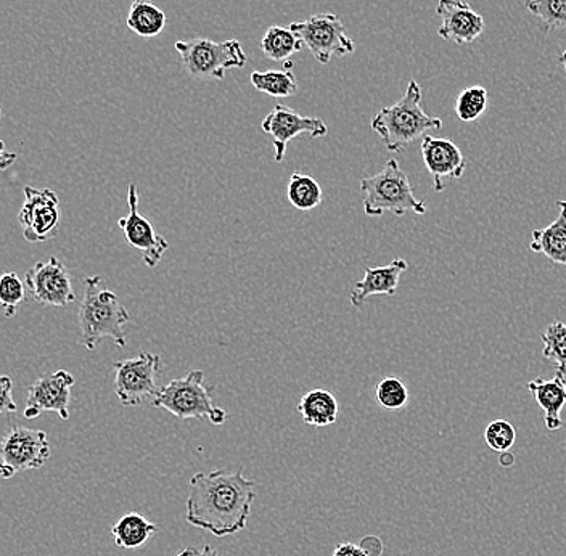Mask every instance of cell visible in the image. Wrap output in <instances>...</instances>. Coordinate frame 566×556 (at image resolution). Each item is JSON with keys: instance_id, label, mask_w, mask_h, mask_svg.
Listing matches in <instances>:
<instances>
[{"instance_id": "6da1fadb", "label": "cell", "mask_w": 566, "mask_h": 556, "mask_svg": "<svg viewBox=\"0 0 566 556\" xmlns=\"http://www.w3.org/2000/svg\"><path fill=\"white\" fill-rule=\"evenodd\" d=\"M242 471L239 468L193 475L187 498V522L216 538L243 531L256 498V482L244 478Z\"/></svg>"}, {"instance_id": "7a4b0ae2", "label": "cell", "mask_w": 566, "mask_h": 556, "mask_svg": "<svg viewBox=\"0 0 566 556\" xmlns=\"http://www.w3.org/2000/svg\"><path fill=\"white\" fill-rule=\"evenodd\" d=\"M81 343L87 351H96L102 338H112L116 346L126 348L124 327L130 314L115 291L102 288V277H87L78 309Z\"/></svg>"}, {"instance_id": "3957f363", "label": "cell", "mask_w": 566, "mask_h": 556, "mask_svg": "<svg viewBox=\"0 0 566 556\" xmlns=\"http://www.w3.org/2000/svg\"><path fill=\"white\" fill-rule=\"evenodd\" d=\"M420 86L408 80L403 99L393 106H385L372 118V130L380 136L388 152L401 153L428 130L443 129V119L427 115L422 109Z\"/></svg>"}, {"instance_id": "277c9868", "label": "cell", "mask_w": 566, "mask_h": 556, "mask_svg": "<svg viewBox=\"0 0 566 556\" xmlns=\"http://www.w3.org/2000/svg\"><path fill=\"white\" fill-rule=\"evenodd\" d=\"M361 192L364 195V213L370 217H381L388 213L398 217L407 213L424 216L428 211L425 201L415 197L407 173L401 169L397 160L388 161L375 176L361 179Z\"/></svg>"}, {"instance_id": "5b68a950", "label": "cell", "mask_w": 566, "mask_h": 556, "mask_svg": "<svg viewBox=\"0 0 566 556\" xmlns=\"http://www.w3.org/2000/svg\"><path fill=\"white\" fill-rule=\"evenodd\" d=\"M152 405L164 408L179 420L226 424V410L213 404V388L207 387L203 370H192L186 377L167 381L152 399Z\"/></svg>"}, {"instance_id": "8992f818", "label": "cell", "mask_w": 566, "mask_h": 556, "mask_svg": "<svg viewBox=\"0 0 566 556\" xmlns=\"http://www.w3.org/2000/svg\"><path fill=\"white\" fill-rule=\"evenodd\" d=\"M174 47L192 78L223 80L229 70L247 65V53L236 39L224 42L206 38L177 40Z\"/></svg>"}, {"instance_id": "52a82bcc", "label": "cell", "mask_w": 566, "mask_h": 556, "mask_svg": "<svg viewBox=\"0 0 566 556\" xmlns=\"http://www.w3.org/2000/svg\"><path fill=\"white\" fill-rule=\"evenodd\" d=\"M290 29L323 65H328L334 56L351 55L356 49L340 16L335 13H317L303 22L291 23Z\"/></svg>"}, {"instance_id": "ba28073f", "label": "cell", "mask_w": 566, "mask_h": 556, "mask_svg": "<svg viewBox=\"0 0 566 556\" xmlns=\"http://www.w3.org/2000/svg\"><path fill=\"white\" fill-rule=\"evenodd\" d=\"M50 454L52 448L46 431L25 427L10 428L0 445V475L3 479H10L20 471L39 470L49 462Z\"/></svg>"}, {"instance_id": "9c48e42d", "label": "cell", "mask_w": 566, "mask_h": 556, "mask_svg": "<svg viewBox=\"0 0 566 556\" xmlns=\"http://www.w3.org/2000/svg\"><path fill=\"white\" fill-rule=\"evenodd\" d=\"M116 396L124 407H136L147 399L155 397L159 393L156 378L162 374V357L142 351L139 356L127 361L115 362Z\"/></svg>"}, {"instance_id": "30bf717a", "label": "cell", "mask_w": 566, "mask_h": 556, "mask_svg": "<svg viewBox=\"0 0 566 556\" xmlns=\"http://www.w3.org/2000/svg\"><path fill=\"white\" fill-rule=\"evenodd\" d=\"M60 200L50 189L25 187V203L18 213L23 237L29 243L55 239L60 227Z\"/></svg>"}, {"instance_id": "8fae6325", "label": "cell", "mask_w": 566, "mask_h": 556, "mask_svg": "<svg viewBox=\"0 0 566 556\" xmlns=\"http://www.w3.org/2000/svg\"><path fill=\"white\" fill-rule=\"evenodd\" d=\"M127 216L118 220L120 229L126 237V243L142 253L143 263L147 267H156L169 250V243L164 237L156 232L155 226L140 213L139 192L136 184L127 187Z\"/></svg>"}, {"instance_id": "7c38bea8", "label": "cell", "mask_w": 566, "mask_h": 556, "mask_svg": "<svg viewBox=\"0 0 566 556\" xmlns=\"http://www.w3.org/2000/svg\"><path fill=\"white\" fill-rule=\"evenodd\" d=\"M26 288L42 306L65 307L75 303L72 276L56 257L35 264L25 276Z\"/></svg>"}, {"instance_id": "4fadbf2b", "label": "cell", "mask_w": 566, "mask_h": 556, "mask_svg": "<svg viewBox=\"0 0 566 556\" xmlns=\"http://www.w3.org/2000/svg\"><path fill=\"white\" fill-rule=\"evenodd\" d=\"M75 377L70 371L56 370L43 375L29 387L25 418L35 420L43 412H55L62 420H70V404H72V388Z\"/></svg>"}, {"instance_id": "5bb4252c", "label": "cell", "mask_w": 566, "mask_h": 556, "mask_svg": "<svg viewBox=\"0 0 566 556\" xmlns=\"http://www.w3.org/2000/svg\"><path fill=\"white\" fill-rule=\"evenodd\" d=\"M263 130L273 139L276 163H282L288 143L297 137L310 134L313 139H319L328 134L327 124L323 119L301 116L280 103L264 118Z\"/></svg>"}, {"instance_id": "9a60e30c", "label": "cell", "mask_w": 566, "mask_h": 556, "mask_svg": "<svg viewBox=\"0 0 566 556\" xmlns=\"http://www.w3.org/2000/svg\"><path fill=\"white\" fill-rule=\"evenodd\" d=\"M438 16L441 39L452 40L457 46L475 42L485 33V18L465 0H438Z\"/></svg>"}, {"instance_id": "2e32d148", "label": "cell", "mask_w": 566, "mask_h": 556, "mask_svg": "<svg viewBox=\"0 0 566 556\" xmlns=\"http://www.w3.org/2000/svg\"><path fill=\"white\" fill-rule=\"evenodd\" d=\"M420 149L425 167L433 176L435 192H444L445 179H462L467 161L452 140L425 136Z\"/></svg>"}, {"instance_id": "e0dca14e", "label": "cell", "mask_w": 566, "mask_h": 556, "mask_svg": "<svg viewBox=\"0 0 566 556\" xmlns=\"http://www.w3.org/2000/svg\"><path fill=\"white\" fill-rule=\"evenodd\" d=\"M407 261L398 257L388 266L365 267L364 277L354 283L350 301L354 307L364 306L365 301L372 296H394L400 287L401 276L407 270Z\"/></svg>"}, {"instance_id": "ac0fdd59", "label": "cell", "mask_w": 566, "mask_h": 556, "mask_svg": "<svg viewBox=\"0 0 566 556\" xmlns=\"http://www.w3.org/2000/svg\"><path fill=\"white\" fill-rule=\"evenodd\" d=\"M526 390L534 396L541 410L544 412V425L549 431H558L564 428L562 410L566 405V387L558 378H536L526 384Z\"/></svg>"}, {"instance_id": "d6986e66", "label": "cell", "mask_w": 566, "mask_h": 556, "mask_svg": "<svg viewBox=\"0 0 566 556\" xmlns=\"http://www.w3.org/2000/svg\"><path fill=\"white\" fill-rule=\"evenodd\" d=\"M558 216L544 229L531 232L529 248L544 254L551 263L566 267V200L557 201Z\"/></svg>"}, {"instance_id": "ffe728a7", "label": "cell", "mask_w": 566, "mask_h": 556, "mask_svg": "<svg viewBox=\"0 0 566 556\" xmlns=\"http://www.w3.org/2000/svg\"><path fill=\"white\" fill-rule=\"evenodd\" d=\"M298 414L310 427L323 428L334 425L340 415V404L327 390H313L298 402Z\"/></svg>"}, {"instance_id": "44dd1931", "label": "cell", "mask_w": 566, "mask_h": 556, "mask_svg": "<svg viewBox=\"0 0 566 556\" xmlns=\"http://www.w3.org/2000/svg\"><path fill=\"white\" fill-rule=\"evenodd\" d=\"M159 529L155 522H150L143 515L130 511L113 525L112 535L120 548L137 551L142 548Z\"/></svg>"}, {"instance_id": "7402d4cb", "label": "cell", "mask_w": 566, "mask_h": 556, "mask_svg": "<svg viewBox=\"0 0 566 556\" xmlns=\"http://www.w3.org/2000/svg\"><path fill=\"white\" fill-rule=\"evenodd\" d=\"M126 25L140 38H156L166 28L167 16L152 0H134Z\"/></svg>"}, {"instance_id": "603a6c76", "label": "cell", "mask_w": 566, "mask_h": 556, "mask_svg": "<svg viewBox=\"0 0 566 556\" xmlns=\"http://www.w3.org/2000/svg\"><path fill=\"white\" fill-rule=\"evenodd\" d=\"M301 49H303L301 39L290 28L284 26H271L261 40L264 55L277 63L290 62L291 56Z\"/></svg>"}, {"instance_id": "cb8c5ba5", "label": "cell", "mask_w": 566, "mask_h": 556, "mask_svg": "<svg viewBox=\"0 0 566 556\" xmlns=\"http://www.w3.org/2000/svg\"><path fill=\"white\" fill-rule=\"evenodd\" d=\"M542 356L554 365L555 378L566 387V324L552 321L541 334Z\"/></svg>"}, {"instance_id": "d4e9b609", "label": "cell", "mask_w": 566, "mask_h": 556, "mask_svg": "<svg viewBox=\"0 0 566 556\" xmlns=\"http://www.w3.org/2000/svg\"><path fill=\"white\" fill-rule=\"evenodd\" d=\"M250 79L257 92L276 99H287L298 92V80L291 73V68L253 72Z\"/></svg>"}, {"instance_id": "484cf974", "label": "cell", "mask_w": 566, "mask_h": 556, "mask_svg": "<svg viewBox=\"0 0 566 556\" xmlns=\"http://www.w3.org/2000/svg\"><path fill=\"white\" fill-rule=\"evenodd\" d=\"M288 201L298 211H311L319 206L324 200L323 187L313 176L294 173L287 190Z\"/></svg>"}, {"instance_id": "4316f807", "label": "cell", "mask_w": 566, "mask_h": 556, "mask_svg": "<svg viewBox=\"0 0 566 556\" xmlns=\"http://www.w3.org/2000/svg\"><path fill=\"white\" fill-rule=\"evenodd\" d=\"M488 90L481 86L468 87L458 93L455 102V115L464 123H474L485 115L488 109Z\"/></svg>"}, {"instance_id": "83f0119b", "label": "cell", "mask_w": 566, "mask_h": 556, "mask_svg": "<svg viewBox=\"0 0 566 556\" xmlns=\"http://www.w3.org/2000/svg\"><path fill=\"white\" fill-rule=\"evenodd\" d=\"M525 7L548 31L566 28V0H526Z\"/></svg>"}, {"instance_id": "f1b7e54d", "label": "cell", "mask_w": 566, "mask_h": 556, "mask_svg": "<svg viewBox=\"0 0 566 556\" xmlns=\"http://www.w3.org/2000/svg\"><path fill=\"white\" fill-rule=\"evenodd\" d=\"M375 401L385 410H400L408 402L407 387L401 378H383L375 388Z\"/></svg>"}, {"instance_id": "f546056e", "label": "cell", "mask_w": 566, "mask_h": 556, "mask_svg": "<svg viewBox=\"0 0 566 556\" xmlns=\"http://www.w3.org/2000/svg\"><path fill=\"white\" fill-rule=\"evenodd\" d=\"M26 298V283L16 273L3 274L0 278V304L5 317H13Z\"/></svg>"}, {"instance_id": "4dcf8cb0", "label": "cell", "mask_w": 566, "mask_h": 556, "mask_svg": "<svg viewBox=\"0 0 566 556\" xmlns=\"http://www.w3.org/2000/svg\"><path fill=\"white\" fill-rule=\"evenodd\" d=\"M485 439L489 448L504 454L514 447L515 441H517V430L511 421L494 420L486 427Z\"/></svg>"}, {"instance_id": "1f68e13d", "label": "cell", "mask_w": 566, "mask_h": 556, "mask_svg": "<svg viewBox=\"0 0 566 556\" xmlns=\"http://www.w3.org/2000/svg\"><path fill=\"white\" fill-rule=\"evenodd\" d=\"M0 391H2V404H0V410L2 414H12L16 412V404L13 401V381L9 377H3L0 380Z\"/></svg>"}, {"instance_id": "d6a6232c", "label": "cell", "mask_w": 566, "mask_h": 556, "mask_svg": "<svg viewBox=\"0 0 566 556\" xmlns=\"http://www.w3.org/2000/svg\"><path fill=\"white\" fill-rule=\"evenodd\" d=\"M331 556H368V554L363 545L344 542V544L337 545Z\"/></svg>"}, {"instance_id": "836d02e7", "label": "cell", "mask_w": 566, "mask_h": 556, "mask_svg": "<svg viewBox=\"0 0 566 556\" xmlns=\"http://www.w3.org/2000/svg\"><path fill=\"white\" fill-rule=\"evenodd\" d=\"M177 556H219L211 545L204 544L202 548L187 547L179 552Z\"/></svg>"}, {"instance_id": "e575fe53", "label": "cell", "mask_w": 566, "mask_h": 556, "mask_svg": "<svg viewBox=\"0 0 566 556\" xmlns=\"http://www.w3.org/2000/svg\"><path fill=\"white\" fill-rule=\"evenodd\" d=\"M0 147H2V150H0V169L5 170L9 169V167L12 166L13 163H15L16 155L15 153L7 152L3 142L0 143Z\"/></svg>"}, {"instance_id": "d590c367", "label": "cell", "mask_w": 566, "mask_h": 556, "mask_svg": "<svg viewBox=\"0 0 566 556\" xmlns=\"http://www.w3.org/2000/svg\"><path fill=\"white\" fill-rule=\"evenodd\" d=\"M512 464H514V455H512L511 452H504V454L501 455V465L508 467V465Z\"/></svg>"}, {"instance_id": "8d00e7d4", "label": "cell", "mask_w": 566, "mask_h": 556, "mask_svg": "<svg viewBox=\"0 0 566 556\" xmlns=\"http://www.w3.org/2000/svg\"><path fill=\"white\" fill-rule=\"evenodd\" d=\"M558 62H561L562 65H564L565 73H566V50H565V52L561 53V56H558Z\"/></svg>"}]
</instances>
